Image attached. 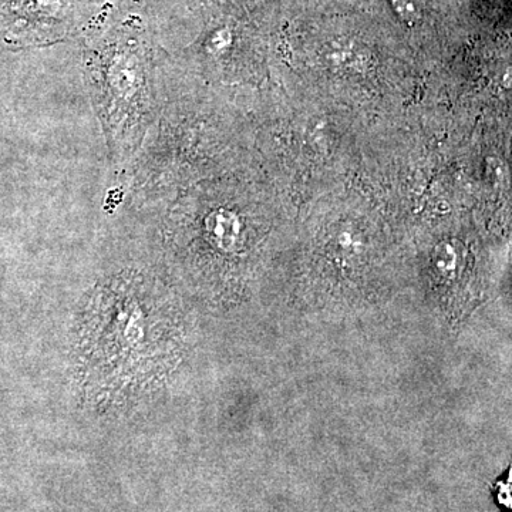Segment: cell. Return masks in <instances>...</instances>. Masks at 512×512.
<instances>
[{
    "label": "cell",
    "instance_id": "obj_1",
    "mask_svg": "<svg viewBox=\"0 0 512 512\" xmlns=\"http://www.w3.org/2000/svg\"><path fill=\"white\" fill-rule=\"evenodd\" d=\"M359 46L349 40H335L325 52L330 66L338 69H357L362 63Z\"/></svg>",
    "mask_w": 512,
    "mask_h": 512
},
{
    "label": "cell",
    "instance_id": "obj_4",
    "mask_svg": "<svg viewBox=\"0 0 512 512\" xmlns=\"http://www.w3.org/2000/svg\"><path fill=\"white\" fill-rule=\"evenodd\" d=\"M434 264L440 269L443 274H451L456 269L457 254L450 244H441L436 248L434 254Z\"/></svg>",
    "mask_w": 512,
    "mask_h": 512
},
{
    "label": "cell",
    "instance_id": "obj_2",
    "mask_svg": "<svg viewBox=\"0 0 512 512\" xmlns=\"http://www.w3.org/2000/svg\"><path fill=\"white\" fill-rule=\"evenodd\" d=\"M208 228L217 244L222 248H227L232 247L237 239L239 224L231 212L218 211L211 215Z\"/></svg>",
    "mask_w": 512,
    "mask_h": 512
},
{
    "label": "cell",
    "instance_id": "obj_3",
    "mask_svg": "<svg viewBox=\"0 0 512 512\" xmlns=\"http://www.w3.org/2000/svg\"><path fill=\"white\" fill-rule=\"evenodd\" d=\"M390 5L396 15L409 26L416 25L420 19V10L416 0H390Z\"/></svg>",
    "mask_w": 512,
    "mask_h": 512
}]
</instances>
